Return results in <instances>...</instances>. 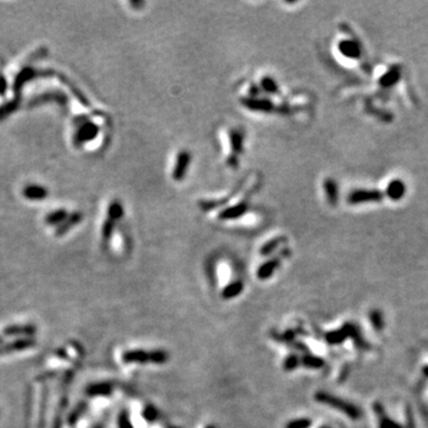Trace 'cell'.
Returning a JSON list of instances; mask_svg holds the SVG:
<instances>
[{
    "mask_svg": "<svg viewBox=\"0 0 428 428\" xmlns=\"http://www.w3.org/2000/svg\"><path fill=\"white\" fill-rule=\"evenodd\" d=\"M349 338L353 339V341H355L356 346L358 347V349H369V344L364 339V336H363L361 330H359L358 326H356L355 324L346 323L344 326L340 327V329L335 331H330V332L326 333V335H325V339H326V341L329 342L330 345H340Z\"/></svg>",
    "mask_w": 428,
    "mask_h": 428,
    "instance_id": "1",
    "label": "cell"
},
{
    "mask_svg": "<svg viewBox=\"0 0 428 428\" xmlns=\"http://www.w3.org/2000/svg\"><path fill=\"white\" fill-rule=\"evenodd\" d=\"M315 401L344 413L345 415H347L350 419H352V420H358L362 416L361 409H359L356 404L347 402V401L342 400V398L338 396H334V395H331L329 392L318 391L317 394H315Z\"/></svg>",
    "mask_w": 428,
    "mask_h": 428,
    "instance_id": "2",
    "label": "cell"
},
{
    "mask_svg": "<svg viewBox=\"0 0 428 428\" xmlns=\"http://www.w3.org/2000/svg\"><path fill=\"white\" fill-rule=\"evenodd\" d=\"M75 123H78V131H76L75 138H74L75 146H81L82 143L92 141L98 135L99 128L94 123L90 122L87 117L76 118Z\"/></svg>",
    "mask_w": 428,
    "mask_h": 428,
    "instance_id": "3",
    "label": "cell"
},
{
    "mask_svg": "<svg viewBox=\"0 0 428 428\" xmlns=\"http://www.w3.org/2000/svg\"><path fill=\"white\" fill-rule=\"evenodd\" d=\"M384 194L379 190H355L347 195L349 205H361V203L380 202Z\"/></svg>",
    "mask_w": 428,
    "mask_h": 428,
    "instance_id": "4",
    "label": "cell"
},
{
    "mask_svg": "<svg viewBox=\"0 0 428 428\" xmlns=\"http://www.w3.org/2000/svg\"><path fill=\"white\" fill-rule=\"evenodd\" d=\"M229 140L231 155L227 158V163L231 167H237L239 163V156L243 152L244 132L239 129H232L229 134Z\"/></svg>",
    "mask_w": 428,
    "mask_h": 428,
    "instance_id": "5",
    "label": "cell"
},
{
    "mask_svg": "<svg viewBox=\"0 0 428 428\" xmlns=\"http://www.w3.org/2000/svg\"><path fill=\"white\" fill-rule=\"evenodd\" d=\"M191 163V153L188 150H180L176 155L175 163H174L173 171H171V178L174 181H182L187 175V171L190 169Z\"/></svg>",
    "mask_w": 428,
    "mask_h": 428,
    "instance_id": "6",
    "label": "cell"
},
{
    "mask_svg": "<svg viewBox=\"0 0 428 428\" xmlns=\"http://www.w3.org/2000/svg\"><path fill=\"white\" fill-rule=\"evenodd\" d=\"M36 339L32 338V336H29V338H17L14 339L13 341L0 345V357L8 355V353L31 349V347L36 346Z\"/></svg>",
    "mask_w": 428,
    "mask_h": 428,
    "instance_id": "7",
    "label": "cell"
},
{
    "mask_svg": "<svg viewBox=\"0 0 428 428\" xmlns=\"http://www.w3.org/2000/svg\"><path fill=\"white\" fill-rule=\"evenodd\" d=\"M123 362L125 364H146V363H152V355L151 351H144V350H129L125 351L122 356Z\"/></svg>",
    "mask_w": 428,
    "mask_h": 428,
    "instance_id": "8",
    "label": "cell"
},
{
    "mask_svg": "<svg viewBox=\"0 0 428 428\" xmlns=\"http://www.w3.org/2000/svg\"><path fill=\"white\" fill-rule=\"evenodd\" d=\"M338 50L342 56L351 60H358L362 56V48L355 40H342L338 43Z\"/></svg>",
    "mask_w": 428,
    "mask_h": 428,
    "instance_id": "9",
    "label": "cell"
},
{
    "mask_svg": "<svg viewBox=\"0 0 428 428\" xmlns=\"http://www.w3.org/2000/svg\"><path fill=\"white\" fill-rule=\"evenodd\" d=\"M47 72H40V70L34 69V68L30 67H25L23 68L22 72H20L18 75H17L16 80H14V86H13V90L16 94L20 93V90H22V87L24 86L28 81H31V80L40 78L41 75H47Z\"/></svg>",
    "mask_w": 428,
    "mask_h": 428,
    "instance_id": "10",
    "label": "cell"
},
{
    "mask_svg": "<svg viewBox=\"0 0 428 428\" xmlns=\"http://www.w3.org/2000/svg\"><path fill=\"white\" fill-rule=\"evenodd\" d=\"M37 332V327L35 325H10L5 327L4 334L10 336H18V338H29Z\"/></svg>",
    "mask_w": 428,
    "mask_h": 428,
    "instance_id": "11",
    "label": "cell"
},
{
    "mask_svg": "<svg viewBox=\"0 0 428 428\" xmlns=\"http://www.w3.org/2000/svg\"><path fill=\"white\" fill-rule=\"evenodd\" d=\"M407 186L402 180L395 179L388 184L385 188V195L392 201H398L406 195Z\"/></svg>",
    "mask_w": 428,
    "mask_h": 428,
    "instance_id": "12",
    "label": "cell"
},
{
    "mask_svg": "<svg viewBox=\"0 0 428 428\" xmlns=\"http://www.w3.org/2000/svg\"><path fill=\"white\" fill-rule=\"evenodd\" d=\"M402 76V69L400 66H392L389 68L386 72L380 76L379 80L380 86H382L383 88H390L392 86H395L398 81L401 80Z\"/></svg>",
    "mask_w": 428,
    "mask_h": 428,
    "instance_id": "13",
    "label": "cell"
},
{
    "mask_svg": "<svg viewBox=\"0 0 428 428\" xmlns=\"http://www.w3.org/2000/svg\"><path fill=\"white\" fill-rule=\"evenodd\" d=\"M325 195H326L327 202L331 206H336L339 201V187L334 179H326L324 182Z\"/></svg>",
    "mask_w": 428,
    "mask_h": 428,
    "instance_id": "14",
    "label": "cell"
},
{
    "mask_svg": "<svg viewBox=\"0 0 428 428\" xmlns=\"http://www.w3.org/2000/svg\"><path fill=\"white\" fill-rule=\"evenodd\" d=\"M247 209H249V206H247L246 202L241 201L236 203V205L231 206V207H229L227 209H224L223 212H221L220 214V219L221 220H233L236 219V218L241 217V215H244L247 212Z\"/></svg>",
    "mask_w": 428,
    "mask_h": 428,
    "instance_id": "15",
    "label": "cell"
},
{
    "mask_svg": "<svg viewBox=\"0 0 428 428\" xmlns=\"http://www.w3.org/2000/svg\"><path fill=\"white\" fill-rule=\"evenodd\" d=\"M243 105L246 108L252 111H259V112H269L273 108V102L269 101L267 99H259V98H247L241 100Z\"/></svg>",
    "mask_w": 428,
    "mask_h": 428,
    "instance_id": "16",
    "label": "cell"
},
{
    "mask_svg": "<svg viewBox=\"0 0 428 428\" xmlns=\"http://www.w3.org/2000/svg\"><path fill=\"white\" fill-rule=\"evenodd\" d=\"M112 391H113V386L108 382L93 383L86 389V392L90 396H110Z\"/></svg>",
    "mask_w": 428,
    "mask_h": 428,
    "instance_id": "17",
    "label": "cell"
},
{
    "mask_svg": "<svg viewBox=\"0 0 428 428\" xmlns=\"http://www.w3.org/2000/svg\"><path fill=\"white\" fill-rule=\"evenodd\" d=\"M280 265V258H273L270 261H267L263 263L257 270V277L262 281L270 279L273 276V274L275 273V270L279 268Z\"/></svg>",
    "mask_w": 428,
    "mask_h": 428,
    "instance_id": "18",
    "label": "cell"
},
{
    "mask_svg": "<svg viewBox=\"0 0 428 428\" xmlns=\"http://www.w3.org/2000/svg\"><path fill=\"white\" fill-rule=\"evenodd\" d=\"M23 195L29 200H42L48 195V191H47L46 188L41 187V186L32 185L26 186L23 190Z\"/></svg>",
    "mask_w": 428,
    "mask_h": 428,
    "instance_id": "19",
    "label": "cell"
},
{
    "mask_svg": "<svg viewBox=\"0 0 428 428\" xmlns=\"http://www.w3.org/2000/svg\"><path fill=\"white\" fill-rule=\"evenodd\" d=\"M81 220H82V214L79 213V212L68 215L67 219L61 224L60 227H58L57 230H56V236L66 235V233L69 231V230L72 229L74 225H78V224Z\"/></svg>",
    "mask_w": 428,
    "mask_h": 428,
    "instance_id": "20",
    "label": "cell"
},
{
    "mask_svg": "<svg viewBox=\"0 0 428 428\" xmlns=\"http://www.w3.org/2000/svg\"><path fill=\"white\" fill-rule=\"evenodd\" d=\"M243 289H244V285L241 281H235L230 283V285H227L226 287L224 288L223 297L225 300L235 299V297H237L240 295L241 291H243Z\"/></svg>",
    "mask_w": 428,
    "mask_h": 428,
    "instance_id": "21",
    "label": "cell"
},
{
    "mask_svg": "<svg viewBox=\"0 0 428 428\" xmlns=\"http://www.w3.org/2000/svg\"><path fill=\"white\" fill-rule=\"evenodd\" d=\"M285 241H287V239L285 237H276L271 239V240L267 241V243L262 245L261 250H259V253H261L262 256H269L274 252V251L279 249L282 244H285Z\"/></svg>",
    "mask_w": 428,
    "mask_h": 428,
    "instance_id": "22",
    "label": "cell"
},
{
    "mask_svg": "<svg viewBox=\"0 0 428 428\" xmlns=\"http://www.w3.org/2000/svg\"><path fill=\"white\" fill-rule=\"evenodd\" d=\"M369 320L376 331H382L384 329V317H383V313L379 309H373L369 313Z\"/></svg>",
    "mask_w": 428,
    "mask_h": 428,
    "instance_id": "23",
    "label": "cell"
},
{
    "mask_svg": "<svg viewBox=\"0 0 428 428\" xmlns=\"http://www.w3.org/2000/svg\"><path fill=\"white\" fill-rule=\"evenodd\" d=\"M123 217H124L123 205L120 203V201H118V200H114V201H112L110 203V206H108L107 218H111V219L118 221L119 219H122Z\"/></svg>",
    "mask_w": 428,
    "mask_h": 428,
    "instance_id": "24",
    "label": "cell"
},
{
    "mask_svg": "<svg viewBox=\"0 0 428 428\" xmlns=\"http://www.w3.org/2000/svg\"><path fill=\"white\" fill-rule=\"evenodd\" d=\"M301 364L308 369H320L325 365V361L318 356L306 355L305 357L301 358Z\"/></svg>",
    "mask_w": 428,
    "mask_h": 428,
    "instance_id": "25",
    "label": "cell"
},
{
    "mask_svg": "<svg viewBox=\"0 0 428 428\" xmlns=\"http://www.w3.org/2000/svg\"><path fill=\"white\" fill-rule=\"evenodd\" d=\"M67 218H68L67 212L63 211V209H60V211H55L52 212V213H50L48 217H47L46 223L49 224V225H57V224L63 223Z\"/></svg>",
    "mask_w": 428,
    "mask_h": 428,
    "instance_id": "26",
    "label": "cell"
},
{
    "mask_svg": "<svg viewBox=\"0 0 428 428\" xmlns=\"http://www.w3.org/2000/svg\"><path fill=\"white\" fill-rule=\"evenodd\" d=\"M261 87L268 94H275L279 92V85H277L275 79H273L271 76H265L261 80Z\"/></svg>",
    "mask_w": 428,
    "mask_h": 428,
    "instance_id": "27",
    "label": "cell"
},
{
    "mask_svg": "<svg viewBox=\"0 0 428 428\" xmlns=\"http://www.w3.org/2000/svg\"><path fill=\"white\" fill-rule=\"evenodd\" d=\"M116 220L111 219V218H107V220L104 223V226H102V240H104V243H107L108 240H110L112 237V233H113L114 226H116Z\"/></svg>",
    "mask_w": 428,
    "mask_h": 428,
    "instance_id": "28",
    "label": "cell"
},
{
    "mask_svg": "<svg viewBox=\"0 0 428 428\" xmlns=\"http://www.w3.org/2000/svg\"><path fill=\"white\" fill-rule=\"evenodd\" d=\"M300 364H301V359L299 358V357L295 356V355H290L285 359V363H283V369H285V371H293L297 367H299Z\"/></svg>",
    "mask_w": 428,
    "mask_h": 428,
    "instance_id": "29",
    "label": "cell"
},
{
    "mask_svg": "<svg viewBox=\"0 0 428 428\" xmlns=\"http://www.w3.org/2000/svg\"><path fill=\"white\" fill-rule=\"evenodd\" d=\"M152 355V364H164L169 359V355L164 350H153Z\"/></svg>",
    "mask_w": 428,
    "mask_h": 428,
    "instance_id": "30",
    "label": "cell"
},
{
    "mask_svg": "<svg viewBox=\"0 0 428 428\" xmlns=\"http://www.w3.org/2000/svg\"><path fill=\"white\" fill-rule=\"evenodd\" d=\"M142 416H143L144 420L147 421V422H155L156 420H157L158 413H157V410H156L155 407L146 406L145 408L143 409V412H142Z\"/></svg>",
    "mask_w": 428,
    "mask_h": 428,
    "instance_id": "31",
    "label": "cell"
},
{
    "mask_svg": "<svg viewBox=\"0 0 428 428\" xmlns=\"http://www.w3.org/2000/svg\"><path fill=\"white\" fill-rule=\"evenodd\" d=\"M17 107H18V101H11L2 105L1 107H0V120H2L4 118H6L8 114L12 113Z\"/></svg>",
    "mask_w": 428,
    "mask_h": 428,
    "instance_id": "32",
    "label": "cell"
},
{
    "mask_svg": "<svg viewBox=\"0 0 428 428\" xmlns=\"http://www.w3.org/2000/svg\"><path fill=\"white\" fill-rule=\"evenodd\" d=\"M312 421L309 419H297V420H293L288 422L285 428H311Z\"/></svg>",
    "mask_w": 428,
    "mask_h": 428,
    "instance_id": "33",
    "label": "cell"
},
{
    "mask_svg": "<svg viewBox=\"0 0 428 428\" xmlns=\"http://www.w3.org/2000/svg\"><path fill=\"white\" fill-rule=\"evenodd\" d=\"M379 428H406V427H403L402 425H400L398 422L391 420V419H389L388 416L384 415L382 416V418H380Z\"/></svg>",
    "mask_w": 428,
    "mask_h": 428,
    "instance_id": "34",
    "label": "cell"
},
{
    "mask_svg": "<svg viewBox=\"0 0 428 428\" xmlns=\"http://www.w3.org/2000/svg\"><path fill=\"white\" fill-rule=\"evenodd\" d=\"M118 426L119 428H135L132 426L131 421H130V416L128 412H123L119 416V420H118Z\"/></svg>",
    "mask_w": 428,
    "mask_h": 428,
    "instance_id": "35",
    "label": "cell"
},
{
    "mask_svg": "<svg viewBox=\"0 0 428 428\" xmlns=\"http://www.w3.org/2000/svg\"><path fill=\"white\" fill-rule=\"evenodd\" d=\"M84 408H85L84 406H80L79 408H76L75 410H74V412L69 416V420H68V422H69V425H74L76 421L79 420V418H80V416H81L82 413H84Z\"/></svg>",
    "mask_w": 428,
    "mask_h": 428,
    "instance_id": "36",
    "label": "cell"
},
{
    "mask_svg": "<svg viewBox=\"0 0 428 428\" xmlns=\"http://www.w3.org/2000/svg\"><path fill=\"white\" fill-rule=\"evenodd\" d=\"M374 408H375V412H376V414L379 415V418H382V416L385 415L384 408H383V406L380 403H375Z\"/></svg>",
    "mask_w": 428,
    "mask_h": 428,
    "instance_id": "37",
    "label": "cell"
},
{
    "mask_svg": "<svg viewBox=\"0 0 428 428\" xmlns=\"http://www.w3.org/2000/svg\"><path fill=\"white\" fill-rule=\"evenodd\" d=\"M5 91H6V81L2 76H0V95H4Z\"/></svg>",
    "mask_w": 428,
    "mask_h": 428,
    "instance_id": "38",
    "label": "cell"
},
{
    "mask_svg": "<svg viewBox=\"0 0 428 428\" xmlns=\"http://www.w3.org/2000/svg\"><path fill=\"white\" fill-rule=\"evenodd\" d=\"M407 424H408V428H414V422H413V418L410 415L409 410H407Z\"/></svg>",
    "mask_w": 428,
    "mask_h": 428,
    "instance_id": "39",
    "label": "cell"
},
{
    "mask_svg": "<svg viewBox=\"0 0 428 428\" xmlns=\"http://www.w3.org/2000/svg\"><path fill=\"white\" fill-rule=\"evenodd\" d=\"M422 371H424L425 376L428 377V365H426V367H424V369H422Z\"/></svg>",
    "mask_w": 428,
    "mask_h": 428,
    "instance_id": "40",
    "label": "cell"
},
{
    "mask_svg": "<svg viewBox=\"0 0 428 428\" xmlns=\"http://www.w3.org/2000/svg\"><path fill=\"white\" fill-rule=\"evenodd\" d=\"M1 344H4V338H2V336H0V345Z\"/></svg>",
    "mask_w": 428,
    "mask_h": 428,
    "instance_id": "41",
    "label": "cell"
},
{
    "mask_svg": "<svg viewBox=\"0 0 428 428\" xmlns=\"http://www.w3.org/2000/svg\"><path fill=\"white\" fill-rule=\"evenodd\" d=\"M206 428H215V427L214 426H207Z\"/></svg>",
    "mask_w": 428,
    "mask_h": 428,
    "instance_id": "42",
    "label": "cell"
},
{
    "mask_svg": "<svg viewBox=\"0 0 428 428\" xmlns=\"http://www.w3.org/2000/svg\"><path fill=\"white\" fill-rule=\"evenodd\" d=\"M320 428H326V427H320Z\"/></svg>",
    "mask_w": 428,
    "mask_h": 428,
    "instance_id": "43",
    "label": "cell"
}]
</instances>
